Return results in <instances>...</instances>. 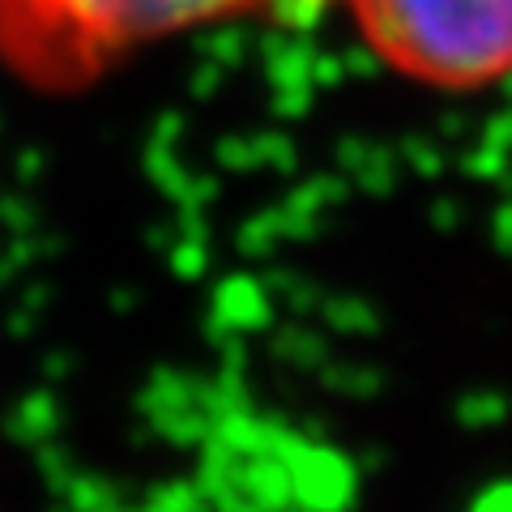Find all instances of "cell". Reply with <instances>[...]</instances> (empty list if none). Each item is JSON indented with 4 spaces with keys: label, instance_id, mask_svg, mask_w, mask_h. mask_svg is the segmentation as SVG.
I'll return each instance as SVG.
<instances>
[{
    "label": "cell",
    "instance_id": "6da1fadb",
    "mask_svg": "<svg viewBox=\"0 0 512 512\" xmlns=\"http://www.w3.org/2000/svg\"><path fill=\"white\" fill-rule=\"evenodd\" d=\"M308 0H0V60L47 90H73L150 43Z\"/></svg>",
    "mask_w": 512,
    "mask_h": 512
},
{
    "label": "cell",
    "instance_id": "7a4b0ae2",
    "mask_svg": "<svg viewBox=\"0 0 512 512\" xmlns=\"http://www.w3.org/2000/svg\"><path fill=\"white\" fill-rule=\"evenodd\" d=\"M372 56L431 90L512 77V0H342Z\"/></svg>",
    "mask_w": 512,
    "mask_h": 512
}]
</instances>
